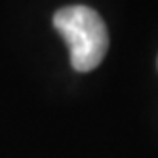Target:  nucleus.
<instances>
[{
  "label": "nucleus",
  "instance_id": "nucleus-1",
  "mask_svg": "<svg viewBox=\"0 0 158 158\" xmlns=\"http://www.w3.org/2000/svg\"><path fill=\"white\" fill-rule=\"evenodd\" d=\"M53 27L69 46L71 65L78 73L99 67L109 50V31L103 17L89 6H67L53 14Z\"/></svg>",
  "mask_w": 158,
  "mask_h": 158
}]
</instances>
